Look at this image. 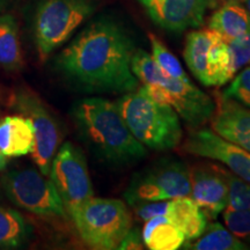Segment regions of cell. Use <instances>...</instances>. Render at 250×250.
Returning a JSON list of instances; mask_svg holds the SVG:
<instances>
[{
  "label": "cell",
  "mask_w": 250,
  "mask_h": 250,
  "mask_svg": "<svg viewBox=\"0 0 250 250\" xmlns=\"http://www.w3.org/2000/svg\"><path fill=\"white\" fill-rule=\"evenodd\" d=\"M134 51L123 28L101 19L62 50L57 64L65 76L88 92L125 94L139 86L131 68Z\"/></svg>",
  "instance_id": "6da1fadb"
},
{
  "label": "cell",
  "mask_w": 250,
  "mask_h": 250,
  "mask_svg": "<svg viewBox=\"0 0 250 250\" xmlns=\"http://www.w3.org/2000/svg\"><path fill=\"white\" fill-rule=\"evenodd\" d=\"M73 118L83 138L105 161L126 165L145 158V146L131 133L116 103L83 99L74 105Z\"/></svg>",
  "instance_id": "7a4b0ae2"
},
{
  "label": "cell",
  "mask_w": 250,
  "mask_h": 250,
  "mask_svg": "<svg viewBox=\"0 0 250 250\" xmlns=\"http://www.w3.org/2000/svg\"><path fill=\"white\" fill-rule=\"evenodd\" d=\"M131 68L144 88L155 101L169 104L191 127H199L211 120L215 103L192 81H182L162 73L154 59L144 50H136Z\"/></svg>",
  "instance_id": "3957f363"
},
{
  "label": "cell",
  "mask_w": 250,
  "mask_h": 250,
  "mask_svg": "<svg viewBox=\"0 0 250 250\" xmlns=\"http://www.w3.org/2000/svg\"><path fill=\"white\" fill-rule=\"evenodd\" d=\"M116 104L131 133L144 146L167 151L180 144L182 126L177 112L152 99L144 87L125 93Z\"/></svg>",
  "instance_id": "277c9868"
},
{
  "label": "cell",
  "mask_w": 250,
  "mask_h": 250,
  "mask_svg": "<svg viewBox=\"0 0 250 250\" xmlns=\"http://www.w3.org/2000/svg\"><path fill=\"white\" fill-rule=\"evenodd\" d=\"M68 214L81 240L98 250L117 249L132 227L129 208L120 199L92 197Z\"/></svg>",
  "instance_id": "5b68a950"
},
{
  "label": "cell",
  "mask_w": 250,
  "mask_h": 250,
  "mask_svg": "<svg viewBox=\"0 0 250 250\" xmlns=\"http://www.w3.org/2000/svg\"><path fill=\"white\" fill-rule=\"evenodd\" d=\"M94 12L90 0H42L35 15L37 54L44 62Z\"/></svg>",
  "instance_id": "8992f818"
},
{
  "label": "cell",
  "mask_w": 250,
  "mask_h": 250,
  "mask_svg": "<svg viewBox=\"0 0 250 250\" xmlns=\"http://www.w3.org/2000/svg\"><path fill=\"white\" fill-rule=\"evenodd\" d=\"M1 187L18 208L40 217H66V208L57 189L41 171L31 168L8 171L2 175Z\"/></svg>",
  "instance_id": "52a82bcc"
},
{
  "label": "cell",
  "mask_w": 250,
  "mask_h": 250,
  "mask_svg": "<svg viewBox=\"0 0 250 250\" xmlns=\"http://www.w3.org/2000/svg\"><path fill=\"white\" fill-rule=\"evenodd\" d=\"M190 195V169L183 162L162 159L131 180L124 197L132 206L139 202H160Z\"/></svg>",
  "instance_id": "ba28073f"
},
{
  "label": "cell",
  "mask_w": 250,
  "mask_h": 250,
  "mask_svg": "<svg viewBox=\"0 0 250 250\" xmlns=\"http://www.w3.org/2000/svg\"><path fill=\"white\" fill-rule=\"evenodd\" d=\"M49 175L67 213L94 197L85 155L72 143L62 144L56 153Z\"/></svg>",
  "instance_id": "9c48e42d"
},
{
  "label": "cell",
  "mask_w": 250,
  "mask_h": 250,
  "mask_svg": "<svg viewBox=\"0 0 250 250\" xmlns=\"http://www.w3.org/2000/svg\"><path fill=\"white\" fill-rule=\"evenodd\" d=\"M13 104L33 124L35 143L30 154L41 173L48 176L62 138L57 122L39 96L29 90L15 94Z\"/></svg>",
  "instance_id": "30bf717a"
},
{
  "label": "cell",
  "mask_w": 250,
  "mask_h": 250,
  "mask_svg": "<svg viewBox=\"0 0 250 250\" xmlns=\"http://www.w3.org/2000/svg\"><path fill=\"white\" fill-rule=\"evenodd\" d=\"M183 149L190 154L223 162L233 174L250 183V153L214 131H193L188 137Z\"/></svg>",
  "instance_id": "8fae6325"
},
{
  "label": "cell",
  "mask_w": 250,
  "mask_h": 250,
  "mask_svg": "<svg viewBox=\"0 0 250 250\" xmlns=\"http://www.w3.org/2000/svg\"><path fill=\"white\" fill-rule=\"evenodd\" d=\"M156 26L181 33L204 23L213 0H139Z\"/></svg>",
  "instance_id": "7c38bea8"
},
{
  "label": "cell",
  "mask_w": 250,
  "mask_h": 250,
  "mask_svg": "<svg viewBox=\"0 0 250 250\" xmlns=\"http://www.w3.org/2000/svg\"><path fill=\"white\" fill-rule=\"evenodd\" d=\"M227 170L212 164L197 165L190 169L189 197L206 218L215 219L227 208Z\"/></svg>",
  "instance_id": "4fadbf2b"
},
{
  "label": "cell",
  "mask_w": 250,
  "mask_h": 250,
  "mask_svg": "<svg viewBox=\"0 0 250 250\" xmlns=\"http://www.w3.org/2000/svg\"><path fill=\"white\" fill-rule=\"evenodd\" d=\"M212 130L250 153V109L218 94L211 117Z\"/></svg>",
  "instance_id": "5bb4252c"
},
{
  "label": "cell",
  "mask_w": 250,
  "mask_h": 250,
  "mask_svg": "<svg viewBox=\"0 0 250 250\" xmlns=\"http://www.w3.org/2000/svg\"><path fill=\"white\" fill-rule=\"evenodd\" d=\"M34 143V126L28 117L14 115L0 122V151L7 158L30 154Z\"/></svg>",
  "instance_id": "9a60e30c"
},
{
  "label": "cell",
  "mask_w": 250,
  "mask_h": 250,
  "mask_svg": "<svg viewBox=\"0 0 250 250\" xmlns=\"http://www.w3.org/2000/svg\"><path fill=\"white\" fill-rule=\"evenodd\" d=\"M166 218L183 233L186 240L201 236L208 226L206 215L189 196L171 199L168 204Z\"/></svg>",
  "instance_id": "2e32d148"
},
{
  "label": "cell",
  "mask_w": 250,
  "mask_h": 250,
  "mask_svg": "<svg viewBox=\"0 0 250 250\" xmlns=\"http://www.w3.org/2000/svg\"><path fill=\"white\" fill-rule=\"evenodd\" d=\"M220 39L221 36L210 28L193 30L187 36L183 52L184 61L196 79L203 85H205L208 51H210L211 46Z\"/></svg>",
  "instance_id": "e0dca14e"
},
{
  "label": "cell",
  "mask_w": 250,
  "mask_h": 250,
  "mask_svg": "<svg viewBox=\"0 0 250 250\" xmlns=\"http://www.w3.org/2000/svg\"><path fill=\"white\" fill-rule=\"evenodd\" d=\"M208 28L224 41H229L250 30V15L240 2H225L208 21Z\"/></svg>",
  "instance_id": "ac0fdd59"
},
{
  "label": "cell",
  "mask_w": 250,
  "mask_h": 250,
  "mask_svg": "<svg viewBox=\"0 0 250 250\" xmlns=\"http://www.w3.org/2000/svg\"><path fill=\"white\" fill-rule=\"evenodd\" d=\"M142 236L144 245L152 250H176L186 242L183 233L170 224L166 215L146 220Z\"/></svg>",
  "instance_id": "d6986e66"
},
{
  "label": "cell",
  "mask_w": 250,
  "mask_h": 250,
  "mask_svg": "<svg viewBox=\"0 0 250 250\" xmlns=\"http://www.w3.org/2000/svg\"><path fill=\"white\" fill-rule=\"evenodd\" d=\"M23 57L19 40L18 24L12 15L0 17V67L18 71L22 67Z\"/></svg>",
  "instance_id": "ffe728a7"
},
{
  "label": "cell",
  "mask_w": 250,
  "mask_h": 250,
  "mask_svg": "<svg viewBox=\"0 0 250 250\" xmlns=\"http://www.w3.org/2000/svg\"><path fill=\"white\" fill-rule=\"evenodd\" d=\"M236 74L226 41L220 39L211 46L208 55L205 85L220 87L226 85Z\"/></svg>",
  "instance_id": "44dd1931"
},
{
  "label": "cell",
  "mask_w": 250,
  "mask_h": 250,
  "mask_svg": "<svg viewBox=\"0 0 250 250\" xmlns=\"http://www.w3.org/2000/svg\"><path fill=\"white\" fill-rule=\"evenodd\" d=\"M31 236L30 225L18 211L0 206V249H18Z\"/></svg>",
  "instance_id": "7402d4cb"
},
{
  "label": "cell",
  "mask_w": 250,
  "mask_h": 250,
  "mask_svg": "<svg viewBox=\"0 0 250 250\" xmlns=\"http://www.w3.org/2000/svg\"><path fill=\"white\" fill-rule=\"evenodd\" d=\"M184 249L193 250H246V246L239 237H236L229 229L221 226L219 223H212L206 226L205 230L197 239L189 240L183 245Z\"/></svg>",
  "instance_id": "603a6c76"
},
{
  "label": "cell",
  "mask_w": 250,
  "mask_h": 250,
  "mask_svg": "<svg viewBox=\"0 0 250 250\" xmlns=\"http://www.w3.org/2000/svg\"><path fill=\"white\" fill-rule=\"evenodd\" d=\"M148 39L152 45V57L159 68L162 71V73L166 74L167 77L187 81V83L191 81L188 77V74L184 72L179 59L171 54L169 50L167 49V46L154 34H148Z\"/></svg>",
  "instance_id": "cb8c5ba5"
},
{
  "label": "cell",
  "mask_w": 250,
  "mask_h": 250,
  "mask_svg": "<svg viewBox=\"0 0 250 250\" xmlns=\"http://www.w3.org/2000/svg\"><path fill=\"white\" fill-rule=\"evenodd\" d=\"M227 208L234 210H250V183L227 171Z\"/></svg>",
  "instance_id": "d4e9b609"
},
{
  "label": "cell",
  "mask_w": 250,
  "mask_h": 250,
  "mask_svg": "<svg viewBox=\"0 0 250 250\" xmlns=\"http://www.w3.org/2000/svg\"><path fill=\"white\" fill-rule=\"evenodd\" d=\"M224 220L228 229L239 239L250 241V210H234L227 208Z\"/></svg>",
  "instance_id": "484cf974"
},
{
  "label": "cell",
  "mask_w": 250,
  "mask_h": 250,
  "mask_svg": "<svg viewBox=\"0 0 250 250\" xmlns=\"http://www.w3.org/2000/svg\"><path fill=\"white\" fill-rule=\"evenodd\" d=\"M226 42L232 57L234 70L237 73L243 67L250 65V30Z\"/></svg>",
  "instance_id": "4316f807"
},
{
  "label": "cell",
  "mask_w": 250,
  "mask_h": 250,
  "mask_svg": "<svg viewBox=\"0 0 250 250\" xmlns=\"http://www.w3.org/2000/svg\"><path fill=\"white\" fill-rule=\"evenodd\" d=\"M226 98L235 100L250 109V66L240 72L234 78L228 88L223 93Z\"/></svg>",
  "instance_id": "83f0119b"
},
{
  "label": "cell",
  "mask_w": 250,
  "mask_h": 250,
  "mask_svg": "<svg viewBox=\"0 0 250 250\" xmlns=\"http://www.w3.org/2000/svg\"><path fill=\"white\" fill-rule=\"evenodd\" d=\"M168 204L169 202H139L132 205L136 211V214L143 220H148V219L159 217V215H166Z\"/></svg>",
  "instance_id": "f1b7e54d"
},
{
  "label": "cell",
  "mask_w": 250,
  "mask_h": 250,
  "mask_svg": "<svg viewBox=\"0 0 250 250\" xmlns=\"http://www.w3.org/2000/svg\"><path fill=\"white\" fill-rule=\"evenodd\" d=\"M144 248V240L142 233L136 228L131 227L129 232L125 234L117 249L121 250H140Z\"/></svg>",
  "instance_id": "f546056e"
},
{
  "label": "cell",
  "mask_w": 250,
  "mask_h": 250,
  "mask_svg": "<svg viewBox=\"0 0 250 250\" xmlns=\"http://www.w3.org/2000/svg\"><path fill=\"white\" fill-rule=\"evenodd\" d=\"M7 166V156L4 155L0 151V170H4Z\"/></svg>",
  "instance_id": "4dcf8cb0"
},
{
  "label": "cell",
  "mask_w": 250,
  "mask_h": 250,
  "mask_svg": "<svg viewBox=\"0 0 250 250\" xmlns=\"http://www.w3.org/2000/svg\"><path fill=\"white\" fill-rule=\"evenodd\" d=\"M243 1H245L246 8H247V11H248V13L250 15V0H243Z\"/></svg>",
  "instance_id": "1f68e13d"
},
{
  "label": "cell",
  "mask_w": 250,
  "mask_h": 250,
  "mask_svg": "<svg viewBox=\"0 0 250 250\" xmlns=\"http://www.w3.org/2000/svg\"><path fill=\"white\" fill-rule=\"evenodd\" d=\"M225 2H241L242 0H223Z\"/></svg>",
  "instance_id": "d6a6232c"
},
{
  "label": "cell",
  "mask_w": 250,
  "mask_h": 250,
  "mask_svg": "<svg viewBox=\"0 0 250 250\" xmlns=\"http://www.w3.org/2000/svg\"><path fill=\"white\" fill-rule=\"evenodd\" d=\"M2 1H4V0H0V7H1V5H2Z\"/></svg>",
  "instance_id": "836d02e7"
}]
</instances>
